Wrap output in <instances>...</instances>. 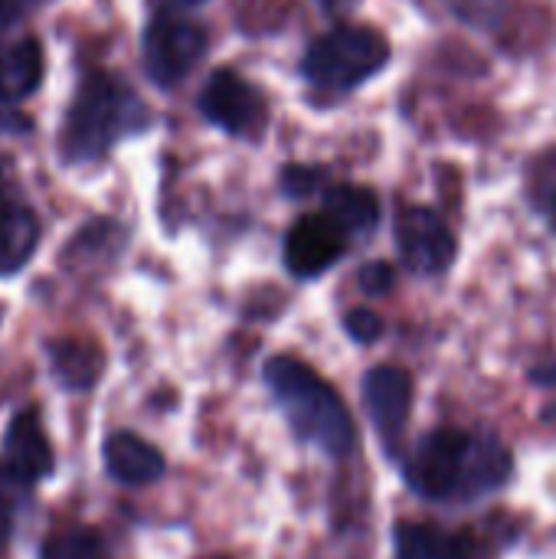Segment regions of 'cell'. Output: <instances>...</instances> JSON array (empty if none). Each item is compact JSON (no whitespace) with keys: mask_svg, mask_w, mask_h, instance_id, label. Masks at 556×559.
<instances>
[{"mask_svg":"<svg viewBox=\"0 0 556 559\" xmlns=\"http://www.w3.org/2000/svg\"><path fill=\"white\" fill-rule=\"evenodd\" d=\"M39 216L0 174V278L16 275L39 249Z\"/></svg>","mask_w":556,"mask_h":559,"instance_id":"obj_11","label":"cell"},{"mask_svg":"<svg viewBox=\"0 0 556 559\" xmlns=\"http://www.w3.org/2000/svg\"><path fill=\"white\" fill-rule=\"evenodd\" d=\"M446 7L475 29H498L505 20V0H446Z\"/></svg>","mask_w":556,"mask_h":559,"instance_id":"obj_18","label":"cell"},{"mask_svg":"<svg viewBox=\"0 0 556 559\" xmlns=\"http://www.w3.org/2000/svg\"><path fill=\"white\" fill-rule=\"evenodd\" d=\"M7 481H10V475L3 472V475H0V547H7L10 531H13V504H10V498H7V491H3Z\"/></svg>","mask_w":556,"mask_h":559,"instance_id":"obj_23","label":"cell"},{"mask_svg":"<svg viewBox=\"0 0 556 559\" xmlns=\"http://www.w3.org/2000/svg\"><path fill=\"white\" fill-rule=\"evenodd\" d=\"M151 124V111L141 95L118 75L95 69L82 79L59 138L66 164L102 160L125 138L141 134Z\"/></svg>","mask_w":556,"mask_h":559,"instance_id":"obj_2","label":"cell"},{"mask_svg":"<svg viewBox=\"0 0 556 559\" xmlns=\"http://www.w3.org/2000/svg\"><path fill=\"white\" fill-rule=\"evenodd\" d=\"M43 46L36 36L0 43V102L13 105L29 98L43 82Z\"/></svg>","mask_w":556,"mask_h":559,"instance_id":"obj_13","label":"cell"},{"mask_svg":"<svg viewBox=\"0 0 556 559\" xmlns=\"http://www.w3.org/2000/svg\"><path fill=\"white\" fill-rule=\"evenodd\" d=\"M262 377L275 400L282 403L292 432L331 459H347L354 449V419L334 386H328L308 364L295 357H272L262 367Z\"/></svg>","mask_w":556,"mask_h":559,"instance_id":"obj_3","label":"cell"},{"mask_svg":"<svg viewBox=\"0 0 556 559\" xmlns=\"http://www.w3.org/2000/svg\"><path fill=\"white\" fill-rule=\"evenodd\" d=\"M400 559H478L472 534L442 531L433 524H397Z\"/></svg>","mask_w":556,"mask_h":559,"instance_id":"obj_14","label":"cell"},{"mask_svg":"<svg viewBox=\"0 0 556 559\" xmlns=\"http://www.w3.org/2000/svg\"><path fill=\"white\" fill-rule=\"evenodd\" d=\"M43 559H108V554L95 531H66L59 537H49Z\"/></svg>","mask_w":556,"mask_h":559,"instance_id":"obj_17","label":"cell"},{"mask_svg":"<svg viewBox=\"0 0 556 559\" xmlns=\"http://www.w3.org/2000/svg\"><path fill=\"white\" fill-rule=\"evenodd\" d=\"M344 328H347V334H351L357 344H374V341H380V334H383V321H380V314L370 311V308H354V311L347 314Z\"/></svg>","mask_w":556,"mask_h":559,"instance_id":"obj_19","label":"cell"},{"mask_svg":"<svg viewBox=\"0 0 556 559\" xmlns=\"http://www.w3.org/2000/svg\"><path fill=\"white\" fill-rule=\"evenodd\" d=\"M403 475L426 501H475L511 478V452L488 432L433 429L413 449Z\"/></svg>","mask_w":556,"mask_h":559,"instance_id":"obj_1","label":"cell"},{"mask_svg":"<svg viewBox=\"0 0 556 559\" xmlns=\"http://www.w3.org/2000/svg\"><path fill=\"white\" fill-rule=\"evenodd\" d=\"M387 62H390L387 36L374 26L347 23L321 33L308 46L301 59V72L315 88L341 95L370 82Z\"/></svg>","mask_w":556,"mask_h":559,"instance_id":"obj_4","label":"cell"},{"mask_svg":"<svg viewBox=\"0 0 556 559\" xmlns=\"http://www.w3.org/2000/svg\"><path fill=\"white\" fill-rule=\"evenodd\" d=\"M357 282H360L364 295H374V298H380V295H387V292L393 288V282H397V272H393V265H390V262H367V265L360 269Z\"/></svg>","mask_w":556,"mask_h":559,"instance_id":"obj_20","label":"cell"},{"mask_svg":"<svg viewBox=\"0 0 556 559\" xmlns=\"http://www.w3.org/2000/svg\"><path fill=\"white\" fill-rule=\"evenodd\" d=\"M364 406L380 432V442L393 455L413 406V377L400 367H374L364 377Z\"/></svg>","mask_w":556,"mask_h":559,"instance_id":"obj_10","label":"cell"},{"mask_svg":"<svg viewBox=\"0 0 556 559\" xmlns=\"http://www.w3.org/2000/svg\"><path fill=\"white\" fill-rule=\"evenodd\" d=\"M26 10H29V0H0V39L23 20Z\"/></svg>","mask_w":556,"mask_h":559,"instance_id":"obj_22","label":"cell"},{"mask_svg":"<svg viewBox=\"0 0 556 559\" xmlns=\"http://www.w3.org/2000/svg\"><path fill=\"white\" fill-rule=\"evenodd\" d=\"M324 213L344 229L347 239H364L380 223V200L367 187L338 183L324 193Z\"/></svg>","mask_w":556,"mask_h":559,"instance_id":"obj_15","label":"cell"},{"mask_svg":"<svg viewBox=\"0 0 556 559\" xmlns=\"http://www.w3.org/2000/svg\"><path fill=\"white\" fill-rule=\"evenodd\" d=\"M144 72L154 85L161 88H174L180 85L193 66L203 59L206 52V29L177 13V10H167L161 16H154L144 29Z\"/></svg>","mask_w":556,"mask_h":559,"instance_id":"obj_5","label":"cell"},{"mask_svg":"<svg viewBox=\"0 0 556 559\" xmlns=\"http://www.w3.org/2000/svg\"><path fill=\"white\" fill-rule=\"evenodd\" d=\"M52 373L66 390H88L102 377L105 357L95 344L88 341H56L49 347Z\"/></svg>","mask_w":556,"mask_h":559,"instance_id":"obj_16","label":"cell"},{"mask_svg":"<svg viewBox=\"0 0 556 559\" xmlns=\"http://www.w3.org/2000/svg\"><path fill=\"white\" fill-rule=\"evenodd\" d=\"M315 180H318V170L315 167H288L282 174V183H285V193L288 197H308L315 190Z\"/></svg>","mask_w":556,"mask_h":559,"instance_id":"obj_21","label":"cell"},{"mask_svg":"<svg viewBox=\"0 0 556 559\" xmlns=\"http://www.w3.org/2000/svg\"><path fill=\"white\" fill-rule=\"evenodd\" d=\"M347 242L351 239L328 213H308L285 233L282 259L295 278H318L347 252Z\"/></svg>","mask_w":556,"mask_h":559,"instance_id":"obj_8","label":"cell"},{"mask_svg":"<svg viewBox=\"0 0 556 559\" xmlns=\"http://www.w3.org/2000/svg\"><path fill=\"white\" fill-rule=\"evenodd\" d=\"M161 3H167L170 10H184V7H197V3H203V0H161Z\"/></svg>","mask_w":556,"mask_h":559,"instance_id":"obj_24","label":"cell"},{"mask_svg":"<svg viewBox=\"0 0 556 559\" xmlns=\"http://www.w3.org/2000/svg\"><path fill=\"white\" fill-rule=\"evenodd\" d=\"M52 465L56 459H52V445L46 439L39 409L36 406L20 409L10 419L7 442H3V468L10 481H16L20 488H33L52 475Z\"/></svg>","mask_w":556,"mask_h":559,"instance_id":"obj_9","label":"cell"},{"mask_svg":"<svg viewBox=\"0 0 556 559\" xmlns=\"http://www.w3.org/2000/svg\"><path fill=\"white\" fill-rule=\"evenodd\" d=\"M216 559H226V557H216Z\"/></svg>","mask_w":556,"mask_h":559,"instance_id":"obj_25","label":"cell"},{"mask_svg":"<svg viewBox=\"0 0 556 559\" xmlns=\"http://www.w3.org/2000/svg\"><path fill=\"white\" fill-rule=\"evenodd\" d=\"M105 468L121 485H151L164 475V455L134 432H111L102 445Z\"/></svg>","mask_w":556,"mask_h":559,"instance_id":"obj_12","label":"cell"},{"mask_svg":"<svg viewBox=\"0 0 556 559\" xmlns=\"http://www.w3.org/2000/svg\"><path fill=\"white\" fill-rule=\"evenodd\" d=\"M397 249L410 272L416 275H442L459 252V242L449 223L433 206H403L397 216Z\"/></svg>","mask_w":556,"mask_h":559,"instance_id":"obj_6","label":"cell"},{"mask_svg":"<svg viewBox=\"0 0 556 559\" xmlns=\"http://www.w3.org/2000/svg\"><path fill=\"white\" fill-rule=\"evenodd\" d=\"M200 111L226 134H252L265 124L262 92L233 69H216L200 88Z\"/></svg>","mask_w":556,"mask_h":559,"instance_id":"obj_7","label":"cell"}]
</instances>
